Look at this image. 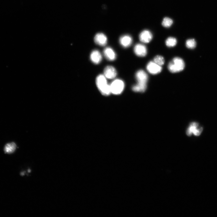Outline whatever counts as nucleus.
<instances>
[{
    "label": "nucleus",
    "mask_w": 217,
    "mask_h": 217,
    "mask_svg": "<svg viewBox=\"0 0 217 217\" xmlns=\"http://www.w3.org/2000/svg\"><path fill=\"white\" fill-rule=\"evenodd\" d=\"M135 77L137 82L139 83H146L148 79L147 74L142 70L137 71L135 74Z\"/></svg>",
    "instance_id": "obj_10"
},
{
    "label": "nucleus",
    "mask_w": 217,
    "mask_h": 217,
    "mask_svg": "<svg viewBox=\"0 0 217 217\" xmlns=\"http://www.w3.org/2000/svg\"><path fill=\"white\" fill-rule=\"evenodd\" d=\"M90 58L93 63L96 64H98L101 61L102 57L99 51L97 50H94L91 52Z\"/></svg>",
    "instance_id": "obj_11"
},
{
    "label": "nucleus",
    "mask_w": 217,
    "mask_h": 217,
    "mask_svg": "<svg viewBox=\"0 0 217 217\" xmlns=\"http://www.w3.org/2000/svg\"><path fill=\"white\" fill-rule=\"evenodd\" d=\"M103 53L105 58L109 61H113L116 59V55L115 52L110 47L105 48L103 50Z\"/></svg>",
    "instance_id": "obj_13"
},
{
    "label": "nucleus",
    "mask_w": 217,
    "mask_h": 217,
    "mask_svg": "<svg viewBox=\"0 0 217 217\" xmlns=\"http://www.w3.org/2000/svg\"><path fill=\"white\" fill-rule=\"evenodd\" d=\"M153 61L158 65L161 66L164 64L165 61L162 56L158 55L154 57Z\"/></svg>",
    "instance_id": "obj_19"
},
{
    "label": "nucleus",
    "mask_w": 217,
    "mask_h": 217,
    "mask_svg": "<svg viewBox=\"0 0 217 217\" xmlns=\"http://www.w3.org/2000/svg\"><path fill=\"white\" fill-rule=\"evenodd\" d=\"M111 93L118 95L121 94L123 91L125 87L124 81L120 79H116L113 81L110 84Z\"/></svg>",
    "instance_id": "obj_3"
},
{
    "label": "nucleus",
    "mask_w": 217,
    "mask_h": 217,
    "mask_svg": "<svg viewBox=\"0 0 217 217\" xmlns=\"http://www.w3.org/2000/svg\"><path fill=\"white\" fill-rule=\"evenodd\" d=\"M117 74L115 69L111 66H108L104 70V75L106 78L111 79L114 78Z\"/></svg>",
    "instance_id": "obj_6"
},
{
    "label": "nucleus",
    "mask_w": 217,
    "mask_h": 217,
    "mask_svg": "<svg viewBox=\"0 0 217 217\" xmlns=\"http://www.w3.org/2000/svg\"><path fill=\"white\" fill-rule=\"evenodd\" d=\"M177 41L176 38L171 37L168 38L165 41L166 45L168 47H172L176 44Z\"/></svg>",
    "instance_id": "obj_16"
},
{
    "label": "nucleus",
    "mask_w": 217,
    "mask_h": 217,
    "mask_svg": "<svg viewBox=\"0 0 217 217\" xmlns=\"http://www.w3.org/2000/svg\"><path fill=\"white\" fill-rule=\"evenodd\" d=\"M16 147L15 144L14 143H11L6 144L5 147V152L7 153H11L14 152Z\"/></svg>",
    "instance_id": "obj_15"
},
{
    "label": "nucleus",
    "mask_w": 217,
    "mask_h": 217,
    "mask_svg": "<svg viewBox=\"0 0 217 217\" xmlns=\"http://www.w3.org/2000/svg\"><path fill=\"white\" fill-rule=\"evenodd\" d=\"M147 71L151 74H157L161 72L162 67L153 61H150L146 66Z\"/></svg>",
    "instance_id": "obj_5"
},
{
    "label": "nucleus",
    "mask_w": 217,
    "mask_h": 217,
    "mask_svg": "<svg viewBox=\"0 0 217 217\" xmlns=\"http://www.w3.org/2000/svg\"><path fill=\"white\" fill-rule=\"evenodd\" d=\"M96 82L97 88L102 95L108 96L111 93L110 84L108 83L106 78L104 75H98Z\"/></svg>",
    "instance_id": "obj_1"
},
{
    "label": "nucleus",
    "mask_w": 217,
    "mask_h": 217,
    "mask_svg": "<svg viewBox=\"0 0 217 217\" xmlns=\"http://www.w3.org/2000/svg\"><path fill=\"white\" fill-rule=\"evenodd\" d=\"M186 47L189 49L194 48L196 45V42L194 39H190L187 40L186 42Z\"/></svg>",
    "instance_id": "obj_18"
},
{
    "label": "nucleus",
    "mask_w": 217,
    "mask_h": 217,
    "mask_svg": "<svg viewBox=\"0 0 217 217\" xmlns=\"http://www.w3.org/2000/svg\"><path fill=\"white\" fill-rule=\"evenodd\" d=\"M134 52L137 56L141 57L145 56L147 53L146 47L141 44H137L135 46Z\"/></svg>",
    "instance_id": "obj_7"
},
{
    "label": "nucleus",
    "mask_w": 217,
    "mask_h": 217,
    "mask_svg": "<svg viewBox=\"0 0 217 217\" xmlns=\"http://www.w3.org/2000/svg\"><path fill=\"white\" fill-rule=\"evenodd\" d=\"M198 124L195 122L191 123L186 131V134L188 136H190L192 134L196 136H199L201 133L203 128L202 127L198 128Z\"/></svg>",
    "instance_id": "obj_4"
},
{
    "label": "nucleus",
    "mask_w": 217,
    "mask_h": 217,
    "mask_svg": "<svg viewBox=\"0 0 217 217\" xmlns=\"http://www.w3.org/2000/svg\"><path fill=\"white\" fill-rule=\"evenodd\" d=\"M119 41L120 43L122 46L126 48L130 46L132 44V39L131 36L129 35H124L120 37Z\"/></svg>",
    "instance_id": "obj_12"
},
{
    "label": "nucleus",
    "mask_w": 217,
    "mask_h": 217,
    "mask_svg": "<svg viewBox=\"0 0 217 217\" xmlns=\"http://www.w3.org/2000/svg\"><path fill=\"white\" fill-rule=\"evenodd\" d=\"M94 41L96 44L101 46H104L107 44V39L104 34L102 33H98L95 36Z\"/></svg>",
    "instance_id": "obj_9"
},
{
    "label": "nucleus",
    "mask_w": 217,
    "mask_h": 217,
    "mask_svg": "<svg viewBox=\"0 0 217 217\" xmlns=\"http://www.w3.org/2000/svg\"><path fill=\"white\" fill-rule=\"evenodd\" d=\"M139 38L141 42L144 43H148L152 39L153 35L149 31L144 30L140 33Z\"/></svg>",
    "instance_id": "obj_8"
},
{
    "label": "nucleus",
    "mask_w": 217,
    "mask_h": 217,
    "mask_svg": "<svg viewBox=\"0 0 217 217\" xmlns=\"http://www.w3.org/2000/svg\"><path fill=\"white\" fill-rule=\"evenodd\" d=\"M184 67L185 64L183 60L180 58L176 57L169 63L168 68L170 72L175 73L182 71Z\"/></svg>",
    "instance_id": "obj_2"
},
{
    "label": "nucleus",
    "mask_w": 217,
    "mask_h": 217,
    "mask_svg": "<svg viewBox=\"0 0 217 217\" xmlns=\"http://www.w3.org/2000/svg\"><path fill=\"white\" fill-rule=\"evenodd\" d=\"M146 87V83L138 82L132 86V89L135 92L143 93L145 91Z\"/></svg>",
    "instance_id": "obj_14"
},
{
    "label": "nucleus",
    "mask_w": 217,
    "mask_h": 217,
    "mask_svg": "<svg viewBox=\"0 0 217 217\" xmlns=\"http://www.w3.org/2000/svg\"><path fill=\"white\" fill-rule=\"evenodd\" d=\"M172 20L168 17H165L163 20L162 25L164 27L168 28L170 27L172 24Z\"/></svg>",
    "instance_id": "obj_17"
}]
</instances>
